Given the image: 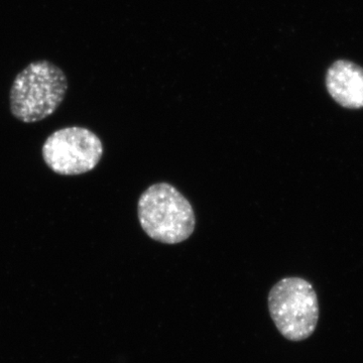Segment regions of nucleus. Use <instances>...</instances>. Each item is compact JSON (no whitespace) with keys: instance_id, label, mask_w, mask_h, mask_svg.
Segmentation results:
<instances>
[{"instance_id":"nucleus-1","label":"nucleus","mask_w":363,"mask_h":363,"mask_svg":"<svg viewBox=\"0 0 363 363\" xmlns=\"http://www.w3.org/2000/svg\"><path fill=\"white\" fill-rule=\"evenodd\" d=\"M65 72L48 60L28 64L14 78L9 91L11 114L23 123H35L52 116L68 91Z\"/></svg>"},{"instance_id":"nucleus-2","label":"nucleus","mask_w":363,"mask_h":363,"mask_svg":"<svg viewBox=\"0 0 363 363\" xmlns=\"http://www.w3.org/2000/svg\"><path fill=\"white\" fill-rule=\"evenodd\" d=\"M138 214L143 231L166 245L183 242L195 230L192 205L171 184L157 183L147 188L138 200Z\"/></svg>"},{"instance_id":"nucleus-3","label":"nucleus","mask_w":363,"mask_h":363,"mask_svg":"<svg viewBox=\"0 0 363 363\" xmlns=\"http://www.w3.org/2000/svg\"><path fill=\"white\" fill-rule=\"evenodd\" d=\"M267 303L272 321L288 340H305L316 330L319 302L311 283L305 279H281L269 291Z\"/></svg>"},{"instance_id":"nucleus-4","label":"nucleus","mask_w":363,"mask_h":363,"mask_svg":"<svg viewBox=\"0 0 363 363\" xmlns=\"http://www.w3.org/2000/svg\"><path fill=\"white\" fill-rule=\"evenodd\" d=\"M43 159L54 173L79 176L96 168L104 156L101 140L88 128H61L45 140Z\"/></svg>"},{"instance_id":"nucleus-5","label":"nucleus","mask_w":363,"mask_h":363,"mask_svg":"<svg viewBox=\"0 0 363 363\" xmlns=\"http://www.w3.org/2000/svg\"><path fill=\"white\" fill-rule=\"evenodd\" d=\"M327 91L340 106L363 108V68L347 60L332 64L325 78Z\"/></svg>"}]
</instances>
